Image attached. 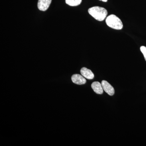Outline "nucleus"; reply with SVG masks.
Masks as SVG:
<instances>
[{
    "label": "nucleus",
    "mask_w": 146,
    "mask_h": 146,
    "mask_svg": "<svg viewBox=\"0 0 146 146\" xmlns=\"http://www.w3.org/2000/svg\"><path fill=\"white\" fill-rule=\"evenodd\" d=\"M88 12L96 20L102 21L106 18L108 11L106 9L99 6H94L88 9Z\"/></svg>",
    "instance_id": "f257e3e1"
},
{
    "label": "nucleus",
    "mask_w": 146,
    "mask_h": 146,
    "mask_svg": "<svg viewBox=\"0 0 146 146\" xmlns=\"http://www.w3.org/2000/svg\"><path fill=\"white\" fill-rule=\"evenodd\" d=\"M106 23L108 27L114 29L119 30L123 28V23L121 19L114 14H111L106 17Z\"/></svg>",
    "instance_id": "f03ea898"
},
{
    "label": "nucleus",
    "mask_w": 146,
    "mask_h": 146,
    "mask_svg": "<svg viewBox=\"0 0 146 146\" xmlns=\"http://www.w3.org/2000/svg\"><path fill=\"white\" fill-rule=\"evenodd\" d=\"M101 84L103 89L107 94L110 96L114 95L115 94V90L113 86L110 84L106 80H102Z\"/></svg>",
    "instance_id": "7ed1b4c3"
},
{
    "label": "nucleus",
    "mask_w": 146,
    "mask_h": 146,
    "mask_svg": "<svg viewBox=\"0 0 146 146\" xmlns=\"http://www.w3.org/2000/svg\"><path fill=\"white\" fill-rule=\"evenodd\" d=\"M51 2L52 0H38V9L42 11H46L49 7Z\"/></svg>",
    "instance_id": "20e7f679"
},
{
    "label": "nucleus",
    "mask_w": 146,
    "mask_h": 146,
    "mask_svg": "<svg viewBox=\"0 0 146 146\" xmlns=\"http://www.w3.org/2000/svg\"><path fill=\"white\" fill-rule=\"evenodd\" d=\"M72 80L73 83L78 85H82L86 83V80L82 75L75 74L72 77Z\"/></svg>",
    "instance_id": "39448f33"
},
{
    "label": "nucleus",
    "mask_w": 146,
    "mask_h": 146,
    "mask_svg": "<svg viewBox=\"0 0 146 146\" xmlns=\"http://www.w3.org/2000/svg\"><path fill=\"white\" fill-rule=\"evenodd\" d=\"M82 75L87 79H93L94 77V75L93 72L86 68H82L80 70Z\"/></svg>",
    "instance_id": "423d86ee"
},
{
    "label": "nucleus",
    "mask_w": 146,
    "mask_h": 146,
    "mask_svg": "<svg viewBox=\"0 0 146 146\" xmlns=\"http://www.w3.org/2000/svg\"><path fill=\"white\" fill-rule=\"evenodd\" d=\"M91 87L94 92L98 94H102L103 93V89L102 84L98 82H95L91 84Z\"/></svg>",
    "instance_id": "0eeeda50"
},
{
    "label": "nucleus",
    "mask_w": 146,
    "mask_h": 146,
    "mask_svg": "<svg viewBox=\"0 0 146 146\" xmlns=\"http://www.w3.org/2000/svg\"><path fill=\"white\" fill-rule=\"evenodd\" d=\"M82 0H65V3L70 6H77L81 4Z\"/></svg>",
    "instance_id": "6e6552de"
},
{
    "label": "nucleus",
    "mask_w": 146,
    "mask_h": 146,
    "mask_svg": "<svg viewBox=\"0 0 146 146\" xmlns=\"http://www.w3.org/2000/svg\"><path fill=\"white\" fill-rule=\"evenodd\" d=\"M140 50L143 54L145 60L146 61V47L145 46H141L140 48Z\"/></svg>",
    "instance_id": "1a4fd4ad"
},
{
    "label": "nucleus",
    "mask_w": 146,
    "mask_h": 146,
    "mask_svg": "<svg viewBox=\"0 0 146 146\" xmlns=\"http://www.w3.org/2000/svg\"><path fill=\"white\" fill-rule=\"evenodd\" d=\"M100 1H102L104 2H106L108 1V0H100Z\"/></svg>",
    "instance_id": "9d476101"
}]
</instances>
